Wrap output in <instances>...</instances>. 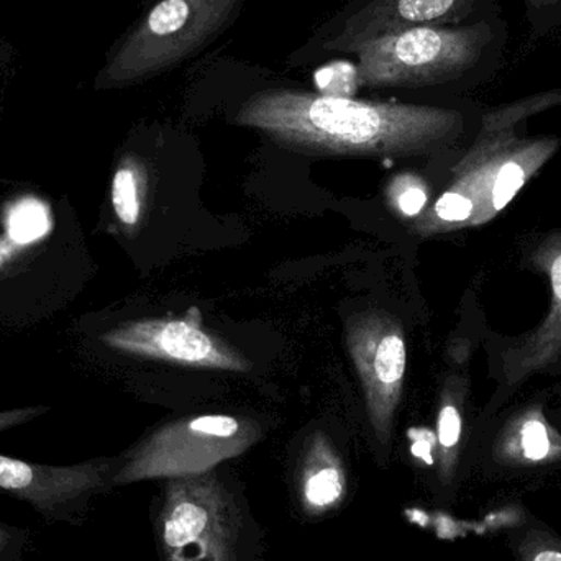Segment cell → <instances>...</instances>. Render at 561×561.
<instances>
[{
  "instance_id": "obj_1",
  "label": "cell",
  "mask_w": 561,
  "mask_h": 561,
  "mask_svg": "<svg viewBox=\"0 0 561 561\" xmlns=\"http://www.w3.org/2000/svg\"><path fill=\"white\" fill-rule=\"evenodd\" d=\"M233 122L296 153L392 158L417 153L445 137L455 114L428 105L270 89L247 99Z\"/></svg>"
},
{
  "instance_id": "obj_2",
  "label": "cell",
  "mask_w": 561,
  "mask_h": 561,
  "mask_svg": "<svg viewBox=\"0 0 561 561\" xmlns=\"http://www.w3.org/2000/svg\"><path fill=\"white\" fill-rule=\"evenodd\" d=\"M510 28L500 7L460 25L415 26L358 49L368 88H447L484 81L503 68Z\"/></svg>"
},
{
  "instance_id": "obj_3",
  "label": "cell",
  "mask_w": 561,
  "mask_h": 561,
  "mask_svg": "<svg viewBox=\"0 0 561 561\" xmlns=\"http://www.w3.org/2000/svg\"><path fill=\"white\" fill-rule=\"evenodd\" d=\"M245 0H161L125 36L98 78L121 88L183 65L237 19Z\"/></svg>"
},
{
  "instance_id": "obj_4",
  "label": "cell",
  "mask_w": 561,
  "mask_h": 561,
  "mask_svg": "<svg viewBox=\"0 0 561 561\" xmlns=\"http://www.w3.org/2000/svg\"><path fill=\"white\" fill-rule=\"evenodd\" d=\"M260 438L262 427L249 417L206 414L178 419L151 432L122 457L114 486L199 477L245 454Z\"/></svg>"
},
{
  "instance_id": "obj_5",
  "label": "cell",
  "mask_w": 561,
  "mask_h": 561,
  "mask_svg": "<svg viewBox=\"0 0 561 561\" xmlns=\"http://www.w3.org/2000/svg\"><path fill=\"white\" fill-rule=\"evenodd\" d=\"M242 510L216 470L167 480L158 516L164 561H242Z\"/></svg>"
},
{
  "instance_id": "obj_6",
  "label": "cell",
  "mask_w": 561,
  "mask_h": 561,
  "mask_svg": "<svg viewBox=\"0 0 561 561\" xmlns=\"http://www.w3.org/2000/svg\"><path fill=\"white\" fill-rule=\"evenodd\" d=\"M71 260V226L59 224L48 204L30 199L10 206L0 230V320L12 294L32 286H65V262Z\"/></svg>"
},
{
  "instance_id": "obj_7",
  "label": "cell",
  "mask_w": 561,
  "mask_h": 561,
  "mask_svg": "<svg viewBox=\"0 0 561 561\" xmlns=\"http://www.w3.org/2000/svg\"><path fill=\"white\" fill-rule=\"evenodd\" d=\"M345 343L362 382L369 425L388 448L408 363L404 330L388 310L366 309L346 320Z\"/></svg>"
},
{
  "instance_id": "obj_8",
  "label": "cell",
  "mask_w": 561,
  "mask_h": 561,
  "mask_svg": "<svg viewBox=\"0 0 561 561\" xmlns=\"http://www.w3.org/2000/svg\"><path fill=\"white\" fill-rule=\"evenodd\" d=\"M122 457L69 467L30 463L0 455V490L28 504L48 523L79 526L91 501L114 486Z\"/></svg>"
},
{
  "instance_id": "obj_9",
  "label": "cell",
  "mask_w": 561,
  "mask_h": 561,
  "mask_svg": "<svg viewBox=\"0 0 561 561\" xmlns=\"http://www.w3.org/2000/svg\"><path fill=\"white\" fill-rule=\"evenodd\" d=\"M194 309L184 319H141L121 323L101 336L115 352L193 368L247 373L252 369L243 353L216 333L204 329Z\"/></svg>"
},
{
  "instance_id": "obj_10",
  "label": "cell",
  "mask_w": 561,
  "mask_h": 561,
  "mask_svg": "<svg viewBox=\"0 0 561 561\" xmlns=\"http://www.w3.org/2000/svg\"><path fill=\"white\" fill-rule=\"evenodd\" d=\"M496 7V0H375L352 16L325 48L356 53L382 36L415 26L460 25Z\"/></svg>"
},
{
  "instance_id": "obj_11",
  "label": "cell",
  "mask_w": 561,
  "mask_h": 561,
  "mask_svg": "<svg viewBox=\"0 0 561 561\" xmlns=\"http://www.w3.org/2000/svg\"><path fill=\"white\" fill-rule=\"evenodd\" d=\"M299 491L304 510L316 516L335 510L345 497V465L323 432L309 438L300 465Z\"/></svg>"
},
{
  "instance_id": "obj_12",
  "label": "cell",
  "mask_w": 561,
  "mask_h": 561,
  "mask_svg": "<svg viewBox=\"0 0 561 561\" xmlns=\"http://www.w3.org/2000/svg\"><path fill=\"white\" fill-rule=\"evenodd\" d=\"M148 186L150 176L144 160L137 154H124L112 178L111 204L118 226L128 236H134L140 229L147 206Z\"/></svg>"
},
{
  "instance_id": "obj_13",
  "label": "cell",
  "mask_w": 561,
  "mask_h": 561,
  "mask_svg": "<svg viewBox=\"0 0 561 561\" xmlns=\"http://www.w3.org/2000/svg\"><path fill=\"white\" fill-rule=\"evenodd\" d=\"M389 206L404 217H415L427 204V191L414 174H398L386 186Z\"/></svg>"
},
{
  "instance_id": "obj_14",
  "label": "cell",
  "mask_w": 561,
  "mask_h": 561,
  "mask_svg": "<svg viewBox=\"0 0 561 561\" xmlns=\"http://www.w3.org/2000/svg\"><path fill=\"white\" fill-rule=\"evenodd\" d=\"M530 36L543 38L561 30V0H523Z\"/></svg>"
},
{
  "instance_id": "obj_15",
  "label": "cell",
  "mask_w": 561,
  "mask_h": 561,
  "mask_svg": "<svg viewBox=\"0 0 561 561\" xmlns=\"http://www.w3.org/2000/svg\"><path fill=\"white\" fill-rule=\"evenodd\" d=\"M524 184V171L517 163L504 164L494 184L493 203L496 210L504 209Z\"/></svg>"
},
{
  "instance_id": "obj_16",
  "label": "cell",
  "mask_w": 561,
  "mask_h": 561,
  "mask_svg": "<svg viewBox=\"0 0 561 561\" xmlns=\"http://www.w3.org/2000/svg\"><path fill=\"white\" fill-rule=\"evenodd\" d=\"M461 437V417L460 412L455 405L445 404L438 414L437 438L442 450L450 451L457 447Z\"/></svg>"
},
{
  "instance_id": "obj_17",
  "label": "cell",
  "mask_w": 561,
  "mask_h": 561,
  "mask_svg": "<svg viewBox=\"0 0 561 561\" xmlns=\"http://www.w3.org/2000/svg\"><path fill=\"white\" fill-rule=\"evenodd\" d=\"M473 213V203L460 193H445L437 201L434 214L445 222H461L467 220Z\"/></svg>"
},
{
  "instance_id": "obj_18",
  "label": "cell",
  "mask_w": 561,
  "mask_h": 561,
  "mask_svg": "<svg viewBox=\"0 0 561 561\" xmlns=\"http://www.w3.org/2000/svg\"><path fill=\"white\" fill-rule=\"evenodd\" d=\"M524 454L529 460L540 461L549 455L550 440L546 425L539 421L527 422L523 431Z\"/></svg>"
},
{
  "instance_id": "obj_19",
  "label": "cell",
  "mask_w": 561,
  "mask_h": 561,
  "mask_svg": "<svg viewBox=\"0 0 561 561\" xmlns=\"http://www.w3.org/2000/svg\"><path fill=\"white\" fill-rule=\"evenodd\" d=\"M26 533L0 523V561H12L25 549Z\"/></svg>"
},
{
  "instance_id": "obj_20",
  "label": "cell",
  "mask_w": 561,
  "mask_h": 561,
  "mask_svg": "<svg viewBox=\"0 0 561 561\" xmlns=\"http://www.w3.org/2000/svg\"><path fill=\"white\" fill-rule=\"evenodd\" d=\"M524 561H561V542L552 539H533L523 549Z\"/></svg>"
},
{
  "instance_id": "obj_21",
  "label": "cell",
  "mask_w": 561,
  "mask_h": 561,
  "mask_svg": "<svg viewBox=\"0 0 561 561\" xmlns=\"http://www.w3.org/2000/svg\"><path fill=\"white\" fill-rule=\"evenodd\" d=\"M49 412V408H22V409H10V411H0V434L5 431H10L13 427H20V425L28 424L33 419L39 417V415Z\"/></svg>"
},
{
  "instance_id": "obj_22",
  "label": "cell",
  "mask_w": 561,
  "mask_h": 561,
  "mask_svg": "<svg viewBox=\"0 0 561 561\" xmlns=\"http://www.w3.org/2000/svg\"><path fill=\"white\" fill-rule=\"evenodd\" d=\"M552 283L557 297L561 299V255L556 260L552 266Z\"/></svg>"
},
{
  "instance_id": "obj_23",
  "label": "cell",
  "mask_w": 561,
  "mask_h": 561,
  "mask_svg": "<svg viewBox=\"0 0 561 561\" xmlns=\"http://www.w3.org/2000/svg\"><path fill=\"white\" fill-rule=\"evenodd\" d=\"M10 204H0V227L5 222L7 214H9Z\"/></svg>"
}]
</instances>
